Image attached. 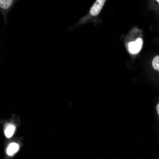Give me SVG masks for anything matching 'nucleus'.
Wrapping results in <instances>:
<instances>
[{
	"label": "nucleus",
	"mask_w": 159,
	"mask_h": 159,
	"mask_svg": "<svg viewBox=\"0 0 159 159\" xmlns=\"http://www.w3.org/2000/svg\"><path fill=\"white\" fill-rule=\"evenodd\" d=\"M15 127L12 124H8L6 127L5 130V134L6 136L8 138L11 137L15 131Z\"/></svg>",
	"instance_id": "obj_5"
},
{
	"label": "nucleus",
	"mask_w": 159,
	"mask_h": 159,
	"mask_svg": "<svg viewBox=\"0 0 159 159\" xmlns=\"http://www.w3.org/2000/svg\"><path fill=\"white\" fill-rule=\"evenodd\" d=\"M142 44L141 39L138 38L135 42H131L128 45L129 50L132 54L138 52L141 49Z\"/></svg>",
	"instance_id": "obj_2"
},
{
	"label": "nucleus",
	"mask_w": 159,
	"mask_h": 159,
	"mask_svg": "<svg viewBox=\"0 0 159 159\" xmlns=\"http://www.w3.org/2000/svg\"><path fill=\"white\" fill-rule=\"evenodd\" d=\"M159 104L158 103L156 109L158 114H159Z\"/></svg>",
	"instance_id": "obj_7"
},
{
	"label": "nucleus",
	"mask_w": 159,
	"mask_h": 159,
	"mask_svg": "<svg viewBox=\"0 0 159 159\" xmlns=\"http://www.w3.org/2000/svg\"><path fill=\"white\" fill-rule=\"evenodd\" d=\"M105 0H97L91 7L89 11V15L93 16L97 15L103 7Z\"/></svg>",
	"instance_id": "obj_1"
},
{
	"label": "nucleus",
	"mask_w": 159,
	"mask_h": 159,
	"mask_svg": "<svg viewBox=\"0 0 159 159\" xmlns=\"http://www.w3.org/2000/svg\"><path fill=\"white\" fill-rule=\"evenodd\" d=\"M152 66L153 68L156 70H159V56L157 55L153 58L152 61Z\"/></svg>",
	"instance_id": "obj_6"
},
{
	"label": "nucleus",
	"mask_w": 159,
	"mask_h": 159,
	"mask_svg": "<svg viewBox=\"0 0 159 159\" xmlns=\"http://www.w3.org/2000/svg\"><path fill=\"white\" fill-rule=\"evenodd\" d=\"M17 1L16 0H0V8L8 11Z\"/></svg>",
	"instance_id": "obj_3"
},
{
	"label": "nucleus",
	"mask_w": 159,
	"mask_h": 159,
	"mask_svg": "<svg viewBox=\"0 0 159 159\" xmlns=\"http://www.w3.org/2000/svg\"><path fill=\"white\" fill-rule=\"evenodd\" d=\"M19 148V146L18 144L15 143H11L7 148L6 153L9 155H12L18 151Z\"/></svg>",
	"instance_id": "obj_4"
}]
</instances>
